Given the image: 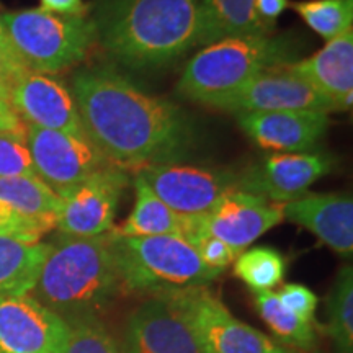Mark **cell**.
Returning <instances> with one entry per match:
<instances>
[{
  "label": "cell",
  "mask_w": 353,
  "mask_h": 353,
  "mask_svg": "<svg viewBox=\"0 0 353 353\" xmlns=\"http://www.w3.org/2000/svg\"><path fill=\"white\" fill-rule=\"evenodd\" d=\"M203 226L211 236L218 237L242 252L260 236L283 221V205L262 196L232 190L224 195L206 214H201Z\"/></svg>",
  "instance_id": "2e32d148"
},
{
  "label": "cell",
  "mask_w": 353,
  "mask_h": 353,
  "mask_svg": "<svg viewBox=\"0 0 353 353\" xmlns=\"http://www.w3.org/2000/svg\"><path fill=\"white\" fill-rule=\"evenodd\" d=\"M136 203L131 214L113 234L121 237L144 236H183L185 216H180L169 208L164 201L152 192L139 174L134 176Z\"/></svg>",
  "instance_id": "7402d4cb"
},
{
  "label": "cell",
  "mask_w": 353,
  "mask_h": 353,
  "mask_svg": "<svg viewBox=\"0 0 353 353\" xmlns=\"http://www.w3.org/2000/svg\"><path fill=\"white\" fill-rule=\"evenodd\" d=\"M290 7L325 41L353 28V0H304Z\"/></svg>",
  "instance_id": "4316f807"
},
{
  "label": "cell",
  "mask_w": 353,
  "mask_h": 353,
  "mask_svg": "<svg viewBox=\"0 0 353 353\" xmlns=\"http://www.w3.org/2000/svg\"><path fill=\"white\" fill-rule=\"evenodd\" d=\"M283 219L311 231L334 252H353V200L347 193H306L283 203Z\"/></svg>",
  "instance_id": "e0dca14e"
},
{
  "label": "cell",
  "mask_w": 353,
  "mask_h": 353,
  "mask_svg": "<svg viewBox=\"0 0 353 353\" xmlns=\"http://www.w3.org/2000/svg\"><path fill=\"white\" fill-rule=\"evenodd\" d=\"M120 291L110 231L97 237L61 234L51 244L32 293L65 322L99 317Z\"/></svg>",
  "instance_id": "3957f363"
},
{
  "label": "cell",
  "mask_w": 353,
  "mask_h": 353,
  "mask_svg": "<svg viewBox=\"0 0 353 353\" xmlns=\"http://www.w3.org/2000/svg\"><path fill=\"white\" fill-rule=\"evenodd\" d=\"M83 132L110 164L121 170L175 164L195 143L185 112L139 90L108 68H87L72 79Z\"/></svg>",
  "instance_id": "6da1fadb"
},
{
  "label": "cell",
  "mask_w": 353,
  "mask_h": 353,
  "mask_svg": "<svg viewBox=\"0 0 353 353\" xmlns=\"http://www.w3.org/2000/svg\"><path fill=\"white\" fill-rule=\"evenodd\" d=\"M325 334L335 347V353H353V270L345 265L337 273L327 296Z\"/></svg>",
  "instance_id": "d4e9b609"
},
{
  "label": "cell",
  "mask_w": 353,
  "mask_h": 353,
  "mask_svg": "<svg viewBox=\"0 0 353 353\" xmlns=\"http://www.w3.org/2000/svg\"><path fill=\"white\" fill-rule=\"evenodd\" d=\"M15 77V74L0 61V101H10V90Z\"/></svg>",
  "instance_id": "e575fe53"
},
{
  "label": "cell",
  "mask_w": 353,
  "mask_h": 353,
  "mask_svg": "<svg viewBox=\"0 0 353 353\" xmlns=\"http://www.w3.org/2000/svg\"><path fill=\"white\" fill-rule=\"evenodd\" d=\"M0 201L50 231L56 228L57 216L63 208V198L38 176L0 179Z\"/></svg>",
  "instance_id": "603a6c76"
},
{
  "label": "cell",
  "mask_w": 353,
  "mask_h": 353,
  "mask_svg": "<svg viewBox=\"0 0 353 353\" xmlns=\"http://www.w3.org/2000/svg\"><path fill=\"white\" fill-rule=\"evenodd\" d=\"M198 0H94L97 43L131 69L174 63L195 46Z\"/></svg>",
  "instance_id": "7a4b0ae2"
},
{
  "label": "cell",
  "mask_w": 353,
  "mask_h": 353,
  "mask_svg": "<svg viewBox=\"0 0 353 353\" xmlns=\"http://www.w3.org/2000/svg\"><path fill=\"white\" fill-rule=\"evenodd\" d=\"M332 167V157L325 152L273 154L237 175L236 190L283 205L306 195Z\"/></svg>",
  "instance_id": "7c38bea8"
},
{
  "label": "cell",
  "mask_w": 353,
  "mask_h": 353,
  "mask_svg": "<svg viewBox=\"0 0 353 353\" xmlns=\"http://www.w3.org/2000/svg\"><path fill=\"white\" fill-rule=\"evenodd\" d=\"M46 232H50L46 226L25 218L6 203L0 201V236L26 242H39Z\"/></svg>",
  "instance_id": "f546056e"
},
{
  "label": "cell",
  "mask_w": 353,
  "mask_h": 353,
  "mask_svg": "<svg viewBox=\"0 0 353 353\" xmlns=\"http://www.w3.org/2000/svg\"><path fill=\"white\" fill-rule=\"evenodd\" d=\"M286 37H237L205 46L185 65L176 92L195 103L216 108L263 70L293 63Z\"/></svg>",
  "instance_id": "277c9868"
},
{
  "label": "cell",
  "mask_w": 353,
  "mask_h": 353,
  "mask_svg": "<svg viewBox=\"0 0 353 353\" xmlns=\"http://www.w3.org/2000/svg\"><path fill=\"white\" fill-rule=\"evenodd\" d=\"M65 327L61 353H125L99 317L65 321Z\"/></svg>",
  "instance_id": "83f0119b"
},
{
  "label": "cell",
  "mask_w": 353,
  "mask_h": 353,
  "mask_svg": "<svg viewBox=\"0 0 353 353\" xmlns=\"http://www.w3.org/2000/svg\"><path fill=\"white\" fill-rule=\"evenodd\" d=\"M255 307L265 321V324L272 329L278 341L285 343L286 348L309 352L316 345V332L312 322L304 321L301 317L288 311L280 303L276 293L262 291L255 293Z\"/></svg>",
  "instance_id": "cb8c5ba5"
},
{
  "label": "cell",
  "mask_w": 353,
  "mask_h": 353,
  "mask_svg": "<svg viewBox=\"0 0 353 353\" xmlns=\"http://www.w3.org/2000/svg\"><path fill=\"white\" fill-rule=\"evenodd\" d=\"M242 131L263 149L307 152L330 126L329 114L319 112H267L239 114Z\"/></svg>",
  "instance_id": "ac0fdd59"
},
{
  "label": "cell",
  "mask_w": 353,
  "mask_h": 353,
  "mask_svg": "<svg viewBox=\"0 0 353 353\" xmlns=\"http://www.w3.org/2000/svg\"><path fill=\"white\" fill-rule=\"evenodd\" d=\"M37 176L26 136L0 132V179Z\"/></svg>",
  "instance_id": "f1b7e54d"
},
{
  "label": "cell",
  "mask_w": 353,
  "mask_h": 353,
  "mask_svg": "<svg viewBox=\"0 0 353 353\" xmlns=\"http://www.w3.org/2000/svg\"><path fill=\"white\" fill-rule=\"evenodd\" d=\"M51 244L0 236V299L25 296L37 285Z\"/></svg>",
  "instance_id": "44dd1931"
},
{
  "label": "cell",
  "mask_w": 353,
  "mask_h": 353,
  "mask_svg": "<svg viewBox=\"0 0 353 353\" xmlns=\"http://www.w3.org/2000/svg\"><path fill=\"white\" fill-rule=\"evenodd\" d=\"M13 50L28 70L59 74L85 59L97 44L94 21L87 15H57L41 8L2 12Z\"/></svg>",
  "instance_id": "8992f818"
},
{
  "label": "cell",
  "mask_w": 353,
  "mask_h": 353,
  "mask_svg": "<svg viewBox=\"0 0 353 353\" xmlns=\"http://www.w3.org/2000/svg\"><path fill=\"white\" fill-rule=\"evenodd\" d=\"M278 299L288 311L301 317L304 321L312 322L317 307V296L307 286L299 283H288L276 293Z\"/></svg>",
  "instance_id": "4dcf8cb0"
},
{
  "label": "cell",
  "mask_w": 353,
  "mask_h": 353,
  "mask_svg": "<svg viewBox=\"0 0 353 353\" xmlns=\"http://www.w3.org/2000/svg\"><path fill=\"white\" fill-rule=\"evenodd\" d=\"M296 353H298V352H296Z\"/></svg>",
  "instance_id": "d590c367"
},
{
  "label": "cell",
  "mask_w": 353,
  "mask_h": 353,
  "mask_svg": "<svg viewBox=\"0 0 353 353\" xmlns=\"http://www.w3.org/2000/svg\"><path fill=\"white\" fill-rule=\"evenodd\" d=\"M286 260L272 247H254L241 252L234 260V275L249 286L254 293L272 291L283 283Z\"/></svg>",
  "instance_id": "484cf974"
},
{
  "label": "cell",
  "mask_w": 353,
  "mask_h": 353,
  "mask_svg": "<svg viewBox=\"0 0 353 353\" xmlns=\"http://www.w3.org/2000/svg\"><path fill=\"white\" fill-rule=\"evenodd\" d=\"M138 174L180 216L206 214L226 193L236 190L237 180L231 172L179 164L151 165Z\"/></svg>",
  "instance_id": "8fae6325"
},
{
  "label": "cell",
  "mask_w": 353,
  "mask_h": 353,
  "mask_svg": "<svg viewBox=\"0 0 353 353\" xmlns=\"http://www.w3.org/2000/svg\"><path fill=\"white\" fill-rule=\"evenodd\" d=\"M0 17H2V12H0ZM0 61H2L15 76H20L21 72L28 70L20 61L17 51L13 50L10 39H8V34L2 25V19H0Z\"/></svg>",
  "instance_id": "1f68e13d"
},
{
  "label": "cell",
  "mask_w": 353,
  "mask_h": 353,
  "mask_svg": "<svg viewBox=\"0 0 353 353\" xmlns=\"http://www.w3.org/2000/svg\"><path fill=\"white\" fill-rule=\"evenodd\" d=\"M65 329L30 294L0 299V353H61Z\"/></svg>",
  "instance_id": "9a60e30c"
},
{
  "label": "cell",
  "mask_w": 353,
  "mask_h": 353,
  "mask_svg": "<svg viewBox=\"0 0 353 353\" xmlns=\"http://www.w3.org/2000/svg\"><path fill=\"white\" fill-rule=\"evenodd\" d=\"M112 252L121 290L131 293H169L206 286L221 273L200 259L179 236L121 237L112 232Z\"/></svg>",
  "instance_id": "5b68a950"
},
{
  "label": "cell",
  "mask_w": 353,
  "mask_h": 353,
  "mask_svg": "<svg viewBox=\"0 0 353 353\" xmlns=\"http://www.w3.org/2000/svg\"><path fill=\"white\" fill-rule=\"evenodd\" d=\"M41 10L57 15H87L88 6L83 0H39Z\"/></svg>",
  "instance_id": "d6a6232c"
},
{
  "label": "cell",
  "mask_w": 353,
  "mask_h": 353,
  "mask_svg": "<svg viewBox=\"0 0 353 353\" xmlns=\"http://www.w3.org/2000/svg\"><path fill=\"white\" fill-rule=\"evenodd\" d=\"M120 345L125 353H203L165 294H156L132 312Z\"/></svg>",
  "instance_id": "5bb4252c"
},
{
  "label": "cell",
  "mask_w": 353,
  "mask_h": 353,
  "mask_svg": "<svg viewBox=\"0 0 353 353\" xmlns=\"http://www.w3.org/2000/svg\"><path fill=\"white\" fill-rule=\"evenodd\" d=\"M216 108L226 112L267 113V112H335L332 103L288 65L281 64L270 68L252 81L247 82L241 90L223 100Z\"/></svg>",
  "instance_id": "9c48e42d"
},
{
  "label": "cell",
  "mask_w": 353,
  "mask_h": 353,
  "mask_svg": "<svg viewBox=\"0 0 353 353\" xmlns=\"http://www.w3.org/2000/svg\"><path fill=\"white\" fill-rule=\"evenodd\" d=\"M272 23L260 19L255 0H201L198 3L195 46L221 39L272 34Z\"/></svg>",
  "instance_id": "ffe728a7"
},
{
  "label": "cell",
  "mask_w": 353,
  "mask_h": 353,
  "mask_svg": "<svg viewBox=\"0 0 353 353\" xmlns=\"http://www.w3.org/2000/svg\"><path fill=\"white\" fill-rule=\"evenodd\" d=\"M162 294L170 299L195 334L203 353H296L236 319L206 286Z\"/></svg>",
  "instance_id": "52a82bcc"
},
{
  "label": "cell",
  "mask_w": 353,
  "mask_h": 353,
  "mask_svg": "<svg viewBox=\"0 0 353 353\" xmlns=\"http://www.w3.org/2000/svg\"><path fill=\"white\" fill-rule=\"evenodd\" d=\"M10 101L25 125L85 134L69 88L48 74L25 70L13 79Z\"/></svg>",
  "instance_id": "4fadbf2b"
},
{
  "label": "cell",
  "mask_w": 353,
  "mask_h": 353,
  "mask_svg": "<svg viewBox=\"0 0 353 353\" xmlns=\"http://www.w3.org/2000/svg\"><path fill=\"white\" fill-rule=\"evenodd\" d=\"M26 145L37 176L61 198L68 196L97 172L113 165L85 134L26 125Z\"/></svg>",
  "instance_id": "ba28073f"
},
{
  "label": "cell",
  "mask_w": 353,
  "mask_h": 353,
  "mask_svg": "<svg viewBox=\"0 0 353 353\" xmlns=\"http://www.w3.org/2000/svg\"><path fill=\"white\" fill-rule=\"evenodd\" d=\"M290 7V0H255V8L260 19L275 25L278 17Z\"/></svg>",
  "instance_id": "836d02e7"
},
{
  "label": "cell",
  "mask_w": 353,
  "mask_h": 353,
  "mask_svg": "<svg viewBox=\"0 0 353 353\" xmlns=\"http://www.w3.org/2000/svg\"><path fill=\"white\" fill-rule=\"evenodd\" d=\"M128 183L126 172L114 165L97 172L63 198L56 228L69 237H97L113 231Z\"/></svg>",
  "instance_id": "30bf717a"
},
{
  "label": "cell",
  "mask_w": 353,
  "mask_h": 353,
  "mask_svg": "<svg viewBox=\"0 0 353 353\" xmlns=\"http://www.w3.org/2000/svg\"><path fill=\"white\" fill-rule=\"evenodd\" d=\"M286 65L316 87L332 103L335 112H350L353 105V28L330 39L307 59Z\"/></svg>",
  "instance_id": "d6986e66"
}]
</instances>
